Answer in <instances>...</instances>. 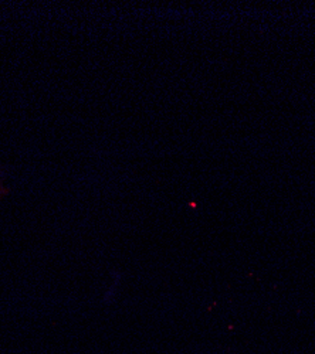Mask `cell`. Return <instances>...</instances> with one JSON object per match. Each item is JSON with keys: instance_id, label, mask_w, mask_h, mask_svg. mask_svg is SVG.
<instances>
[{"instance_id": "6da1fadb", "label": "cell", "mask_w": 315, "mask_h": 354, "mask_svg": "<svg viewBox=\"0 0 315 354\" xmlns=\"http://www.w3.org/2000/svg\"><path fill=\"white\" fill-rule=\"evenodd\" d=\"M10 194V189L0 180V205H2V203H3V200L8 197Z\"/></svg>"}]
</instances>
